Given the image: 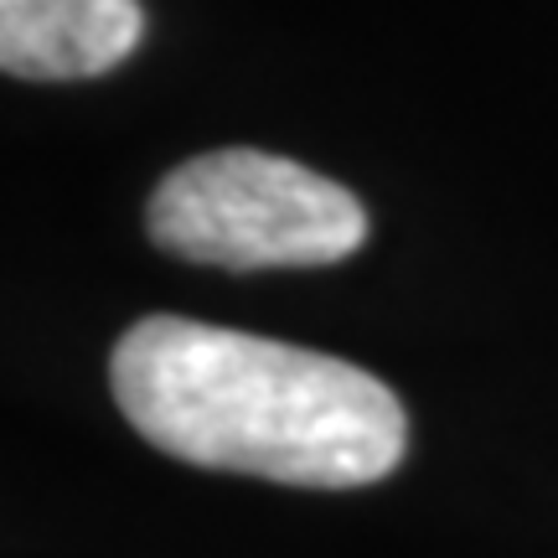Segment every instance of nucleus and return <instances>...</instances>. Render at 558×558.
<instances>
[{
	"instance_id": "obj_2",
	"label": "nucleus",
	"mask_w": 558,
	"mask_h": 558,
	"mask_svg": "<svg viewBox=\"0 0 558 558\" xmlns=\"http://www.w3.org/2000/svg\"><path fill=\"white\" fill-rule=\"evenodd\" d=\"M145 228L166 254L213 269H320L357 254L367 213L300 160L207 150L160 177Z\"/></svg>"
},
{
	"instance_id": "obj_3",
	"label": "nucleus",
	"mask_w": 558,
	"mask_h": 558,
	"mask_svg": "<svg viewBox=\"0 0 558 558\" xmlns=\"http://www.w3.org/2000/svg\"><path fill=\"white\" fill-rule=\"evenodd\" d=\"M140 37V0H0V68L11 78H99L135 52Z\"/></svg>"
},
{
	"instance_id": "obj_1",
	"label": "nucleus",
	"mask_w": 558,
	"mask_h": 558,
	"mask_svg": "<svg viewBox=\"0 0 558 558\" xmlns=\"http://www.w3.org/2000/svg\"><path fill=\"white\" fill-rule=\"evenodd\" d=\"M109 383L140 435L202 471L347 492L399 471L409 445L403 403L373 373L186 316L135 320Z\"/></svg>"
}]
</instances>
